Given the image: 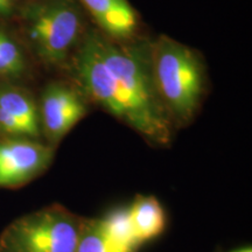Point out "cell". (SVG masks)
<instances>
[{
    "label": "cell",
    "instance_id": "obj_1",
    "mask_svg": "<svg viewBox=\"0 0 252 252\" xmlns=\"http://www.w3.org/2000/svg\"><path fill=\"white\" fill-rule=\"evenodd\" d=\"M98 46L119 88L123 121L144 137L166 143L169 139L168 121L146 60L137 49L119 47L99 36Z\"/></svg>",
    "mask_w": 252,
    "mask_h": 252
},
{
    "label": "cell",
    "instance_id": "obj_2",
    "mask_svg": "<svg viewBox=\"0 0 252 252\" xmlns=\"http://www.w3.org/2000/svg\"><path fill=\"white\" fill-rule=\"evenodd\" d=\"M83 223L61 204H50L6 226L0 252H76Z\"/></svg>",
    "mask_w": 252,
    "mask_h": 252
},
{
    "label": "cell",
    "instance_id": "obj_3",
    "mask_svg": "<svg viewBox=\"0 0 252 252\" xmlns=\"http://www.w3.org/2000/svg\"><path fill=\"white\" fill-rule=\"evenodd\" d=\"M152 76L162 104L179 119H189L196 109L202 78L189 49L163 37L153 53Z\"/></svg>",
    "mask_w": 252,
    "mask_h": 252
},
{
    "label": "cell",
    "instance_id": "obj_4",
    "mask_svg": "<svg viewBox=\"0 0 252 252\" xmlns=\"http://www.w3.org/2000/svg\"><path fill=\"white\" fill-rule=\"evenodd\" d=\"M26 27L37 55L48 63H59L76 42L81 17L68 0H52L32 7Z\"/></svg>",
    "mask_w": 252,
    "mask_h": 252
},
{
    "label": "cell",
    "instance_id": "obj_5",
    "mask_svg": "<svg viewBox=\"0 0 252 252\" xmlns=\"http://www.w3.org/2000/svg\"><path fill=\"white\" fill-rule=\"evenodd\" d=\"M52 159V149L37 141H0V188L27 185L48 168Z\"/></svg>",
    "mask_w": 252,
    "mask_h": 252
},
{
    "label": "cell",
    "instance_id": "obj_6",
    "mask_svg": "<svg viewBox=\"0 0 252 252\" xmlns=\"http://www.w3.org/2000/svg\"><path fill=\"white\" fill-rule=\"evenodd\" d=\"M83 102L74 91L62 86H50L42 96V124L49 141L61 140L86 115Z\"/></svg>",
    "mask_w": 252,
    "mask_h": 252
},
{
    "label": "cell",
    "instance_id": "obj_7",
    "mask_svg": "<svg viewBox=\"0 0 252 252\" xmlns=\"http://www.w3.org/2000/svg\"><path fill=\"white\" fill-rule=\"evenodd\" d=\"M106 33L126 37L137 26L133 9L126 0H81Z\"/></svg>",
    "mask_w": 252,
    "mask_h": 252
},
{
    "label": "cell",
    "instance_id": "obj_8",
    "mask_svg": "<svg viewBox=\"0 0 252 252\" xmlns=\"http://www.w3.org/2000/svg\"><path fill=\"white\" fill-rule=\"evenodd\" d=\"M128 212L132 228L139 244L158 237L165 230V210L157 197L139 195L128 207Z\"/></svg>",
    "mask_w": 252,
    "mask_h": 252
},
{
    "label": "cell",
    "instance_id": "obj_9",
    "mask_svg": "<svg viewBox=\"0 0 252 252\" xmlns=\"http://www.w3.org/2000/svg\"><path fill=\"white\" fill-rule=\"evenodd\" d=\"M0 109L17 118L28 137L39 135V116L30 94L14 88H0Z\"/></svg>",
    "mask_w": 252,
    "mask_h": 252
},
{
    "label": "cell",
    "instance_id": "obj_10",
    "mask_svg": "<svg viewBox=\"0 0 252 252\" xmlns=\"http://www.w3.org/2000/svg\"><path fill=\"white\" fill-rule=\"evenodd\" d=\"M98 220L110 241L128 252L137 251L140 244L138 243L132 228L128 208L115 209Z\"/></svg>",
    "mask_w": 252,
    "mask_h": 252
},
{
    "label": "cell",
    "instance_id": "obj_11",
    "mask_svg": "<svg viewBox=\"0 0 252 252\" xmlns=\"http://www.w3.org/2000/svg\"><path fill=\"white\" fill-rule=\"evenodd\" d=\"M76 252H128L110 241L98 220L84 219Z\"/></svg>",
    "mask_w": 252,
    "mask_h": 252
},
{
    "label": "cell",
    "instance_id": "obj_12",
    "mask_svg": "<svg viewBox=\"0 0 252 252\" xmlns=\"http://www.w3.org/2000/svg\"><path fill=\"white\" fill-rule=\"evenodd\" d=\"M25 69L24 55L15 41L0 31V76H18Z\"/></svg>",
    "mask_w": 252,
    "mask_h": 252
},
{
    "label": "cell",
    "instance_id": "obj_13",
    "mask_svg": "<svg viewBox=\"0 0 252 252\" xmlns=\"http://www.w3.org/2000/svg\"><path fill=\"white\" fill-rule=\"evenodd\" d=\"M0 130L11 135H27L23 124L2 109H0Z\"/></svg>",
    "mask_w": 252,
    "mask_h": 252
},
{
    "label": "cell",
    "instance_id": "obj_14",
    "mask_svg": "<svg viewBox=\"0 0 252 252\" xmlns=\"http://www.w3.org/2000/svg\"><path fill=\"white\" fill-rule=\"evenodd\" d=\"M20 0H0V15L9 14Z\"/></svg>",
    "mask_w": 252,
    "mask_h": 252
},
{
    "label": "cell",
    "instance_id": "obj_15",
    "mask_svg": "<svg viewBox=\"0 0 252 252\" xmlns=\"http://www.w3.org/2000/svg\"><path fill=\"white\" fill-rule=\"evenodd\" d=\"M234 252H252L251 248H244V249H239V250H236Z\"/></svg>",
    "mask_w": 252,
    "mask_h": 252
}]
</instances>
